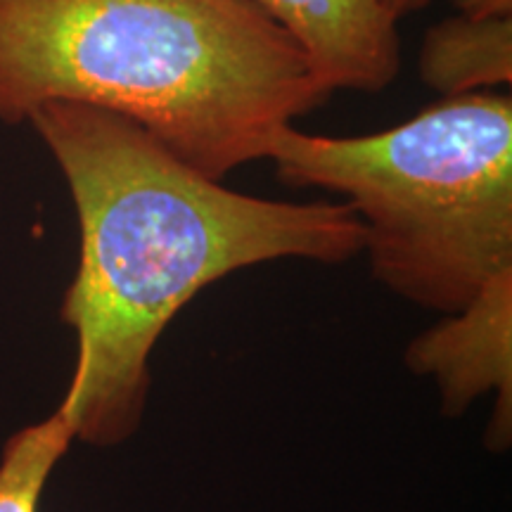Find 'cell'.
Masks as SVG:
<instances>
[{
    "label": "cell",
    "instance_id": "277c9868",
    "mask_svg": "<svg viewBox=\"0 0 512 512\" xmlns=\"http://www.w3.org/2000/svg\"><path fill=\"white\" fill-rule=\"evenodd\" d=\"M406 363L439 384L444 411L463 413L486 392H496L491 439L510 441L512 406V271L498 275L463 311L448 313L408 347Z\"/></svg>",
    "mask_w": 512,
    "mask_h": 512
},
{
    "label": "cell",
    "instance_id": "ba28073f",
    "mask_svg": "<svg viewBox=\"0 0 512 512\" xmlns=\"http://www.w3.org/2000/svg\"><path fill=\"white\" fill-rule=\"evenodd\" d=\"M458 12L470 19L512 17V0H453Z\"/></svg>",
    "mask_w": 512,
    "mask_h": 512
},
{
    "label": "cell",
    "instance_id": "3957f363",
    "mask_svg": "<svg viewBox=\"0 0 512 512\" xmlns=\"http://www.w3.org/2000/svg\"><path fill=\"white\" fill-rule=\"evenodd\" d=\"M292 188L347 197L384 287L439 313L463 311L512 271V95L444 98L370 136L275 133L268 157Z\"/></svg>",
    "mask_w": 512,
    "mask_h": 512
},
{
    "label": "cell",
    "instance_id": "6da1fadb",
    "mask_svg": "<svg viewBox=\"0 0 512 512\" xmlns=\"http://www.w3.org/2000/svg\"><path fill=\"white\" fill-rule=\"evenodd\" d=\"M29 121L79 216V266L60 309L76 335L60 401L74 441L117 446L138 432L152 349L204 287L266 261L335 266L363 252V223L347 202L235 192L100 107L48 102Z\"/></svg>",
    "mask_w": 512,
    "mask_h": 512
},
{
    "label": "cell",
    "instance_id": "5b68a950",
    "mask_svg": "<svg viewBox=\"0 0 512 512\" xmlns=\"http://www.w3.org/2000/svg\"><path fill=\"white\" fill-rule=\"evenodd\" d=\"M309 60L325 93H380L401 69L396 15L384 0H252Z\"/></svg>",
    "mask_w": 512,
    "mask_h": 512
},
{
    "label": "cell",
    "instance_id": "9c48e42d",
    "mask_svg": "<svg viewBox=\"0 0 512 512\" xmlns=\"http://www.w3.org/2000/svg\"><path fill=\"white\" fill-rule=\"evenodd\" d=\"M389 5V10L394 12L396 19H401L408 12H418L432 3V0H384Z\"/></svg>",
    "mask_w": 512,
    "mask_h": 512
},
{
    "label": "cell",
    "instance_id": "52a82bcc",
    "mask_svg": "<svg viewBox=\"0 0 512 512\" xmlns=\"http://www.w3.org/2000/svg\"><path fill=\"white\" fill-rule=\"evenodd\" d=\"M72 441V422L60 406L12 434L0 453V512H38L48 479Z\"/></svg>",
    "mask_w": 512,
    "mask_h": 512
},
{
    "label": "cell",
    "instance_id": "8992f818",
    "mask_svg": "<svg viewBox=\"0 0 512 512\" xmlns=\"http://www.w3.org/2000/svg\"><path fill=\"white\" fill-rule=\"evenodd\" d=\"M420 79L444 95H470L512 83V17H451L434 24L420 48Z\"/></svg>",
    "mask_w": 512,
    "mask_h": 512
},
{
    "label": "cell",
    "instance_id": "7a4b0ae2",
    "mask_svg": "<svg viewBox=\"0 0 512 512\" xmlns=\"http://www.w3.org/2000/svg\"><path fill=\"white\" fill-rule=\"evenodd\" d=\"M328 98L252 0H0L5 124L48 102L100 107L223 181Z\"/></svg>",
    "mask_w": 512,
    "mask_h": 512
}]
</instances>
